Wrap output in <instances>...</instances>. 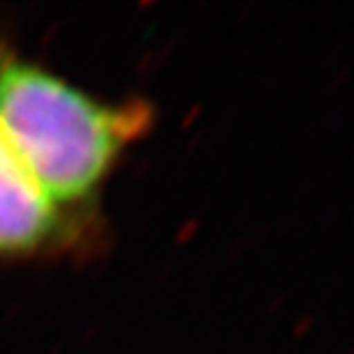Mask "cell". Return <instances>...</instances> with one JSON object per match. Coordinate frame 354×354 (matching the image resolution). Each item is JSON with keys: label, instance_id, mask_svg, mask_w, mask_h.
<instances>
[{"label": "cell", "instance_id": "cell-1", "mask_svg": "<svg viewBox=\"0 0 354 354\" xmlns=\"http://www.w3.org/2000/svg\"><path fill=\"white\" fill-rule=\"evenodd\" d=\"M147 127L145 104H102L44 69L0 55V133L58 205L90 196Z\"/></svg>", "mask_w": 354, "mask_h": 354}, {"label": "cell", "instance_id": "cell-2", "mask_svg": "<svg viewBox=\"0 0 354 354\" xmlns=\"http://www.w3.org/2000/svg\"><path fill=\"white\" fill-rule=\"evenodd\" d=\"M58 228V203L0 133V258L39 249Z\"/></svg>", "mask_w": 354, "mask_h": 354}]
</instances>
